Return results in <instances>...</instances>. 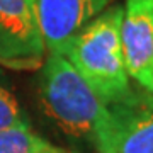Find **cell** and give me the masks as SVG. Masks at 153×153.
I'll return each instance as SVG.
<instances>
[{
    "label": "cell",
    "instance_id": "1",
    "mask_svg": "<svg viewBox=\"0 0 153 153\" xmlns=\"http://www.w3.org/2000/svg\"><path fill=\"white\" fill-rule=\"evenodd\" d=\"M36 100L43 119L60 136L95 148L107 105L65 56L46 55L36 78Z\"/></svg>",
    "mask_w": 153,
    "mask_h": 153
},
{
    "label": "cell",
    "instance_id": "2",
    "mask_svg": "<svg viewBox=\"0 0 153 153\" xmlns=\"http://www.w3.org/2000/svg\"><path fill=\"white\" fill-rule=\"evenodd\" d=\"M123 5L107 7L78 33L65 56L105 105L133 99L131 78L121 49Z\"/></svg>",
    "mask_w": 153,
    "mask_h": 153
},
{
    "label": "cell",
    "instance_id": "3",
    "mask_svg": "<svg viewBox=\"0 0 153 153\" xmlns=\"http://www.w3.org/2000/svg\"><path fill=\"white\" fill-rule=\"evenodd\" d=\"M44 58L34 0H0V66L36 70Z\"/></svg>",
    "mask_w": 153,
    "mask_h": 153
},
{
    "label": "cell",
    "instance_id": "4",
    "mask_svg": "<svg viewBox=\"0 0 153 153\" xmlns=\"http://www.w3.org/2000/svg\"><path fill=\"white\" fill-rule=\"evenodd\" d=\"M97 153H153V107L138 92L133 99L107 105L95 140Z\"/></svg>",
    "mask_w": 153,
    "mask_h": 153
},
{
    "label": "cell",
    "instance_id": "5",
    "mask_svg": "<svg viewBox=\"0 0 153 153\" xmlns=\"http://www.w3.org/2000/svg\"><path fill=\"white\" fill-rule=\"evenodd\" d=\"M109 4L111 0H34L46 53L63 56L78 33Z\"/></svg>",
    "mask_w": 153,
    "mask_h": 153
},
{
    "label": "cell",
    "instance_id": "6",
    "mask_svg": "<svg viewBox=\"0 0 153 153\" xmlns=\"http://www.w3.org/2000/svg\"><path fill=\"white\" fill-rule=\"evenodd\" d=\"M121 49L126 71L143 92L153 88V7L148 0H126Z\"/></svg>",
    "mask_w": 153,
    "mask_h": 153
},
{
    "label": "cell",
    "instance_id": "7",
    "mask_svg": "<svg viewBox=\"0 0 153 153\" xmlns=\"http://www.w3.org/2000/svg\"><path fill=\"white\" fill-rule=\"evenodd\" d=\"M0 153H71L51 143L29 126L0 129Z\"/></svg>",
    "mask_w": 153,
    "mask_h": 153
},
{
    "label": "cell",
    "instance_id": "8",
    "mask_svg": "<svg viewBox=\"0 0 153 153\" xmlns=\"http://www.w3.org/2000/svg\"><path fill=\"white\" fill-rule=\"evenodd\" d=\"M29 124L31 123L17 100L14 87L9 82V76L0 68V129Z\"/></svg>",
    "mask_w": 153,
    "mask_h": 153
},
{
    "label": "cell",
    "instance_id": "9",
    "mask_svg": "<svg viewBox=\"0 0 153 153\" xmlns=\"http://www.w3.org/2000/svg\"><path fill=\"white\" fill-rule=\"evenodd\" d=\"M138 95H140V99H141L143 102H146L148 105H152V107H153V88L150 90V92H143V90H138Z\"/></svg>",
    "mask_w": 153,
    "mask_h": 153
},
{
    "label": "cell",
    "instance_id": "10",
    "mask_svg": "<svg viewBox=\"0 0 153 153\" xmlns=\"http://www.w3.org/2000/svg\"><path fill=\"white\" fill-rule=\"evenodd\" d=\"M148 2H150V4H152V7H153V0H148Z\"/></svg>",
    "mask_w": 153,
    "mask_h": 153
}]
</instances>
